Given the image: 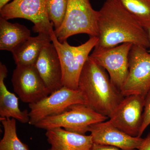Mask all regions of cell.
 <instances>
[{
    "instance_id": "cell-11",
    "label": "cell",
    "mask_w": 150,
    "mask_h": 150,
    "mask_svg": "<svg viewBox=\"0 0 150 150\" xmlns=\"http://www.w3.org/2000/svg\"><path fill=\"white\" fill-rule=\"evenodd\" d=\"M145 97L139 95L125 97L115 108L109 121L113 126L131 137H139Z\"/></svg>"
},
{
    "instance_id": "cell-3",
    "label": "cell",
    "mask_w": 150,
    "mask_h": 150,
    "mask_svg": "<svg viewBox=\"0 0 150 150\" xmlns=\"http://www.w3.org/2000/svg\"><path fill=\"white\" fill-rule=\"evenodd\" d=\"M51 41L59 55L63 73V86L72 89H78L81 73L89 54L96 46L97 37H90L86 42L79 46L70 45L67 40L61 43L55 33L51 36Z\"/></svg>"
},
{
    "instance_id": "cell-23",
    "label": "cell",
    "mask_w": 150,
    "mask_h": 150,
    "mask_svg": "<svg viewBox=\"0 0 150 150\" xmlns=\"http://www.w3.org/2000/svg\"><path fill=\"white\" fill-rule=\"evenodd\" d=\"M139 150H150V133L146 138L145 144Z\"/></svg>"
},
{
    "instance_id": "cell-4",
    "label": "cell",
    "mask_w": 150,
    "mask_h": 150,
    "mask_svg": "<svg viewBox=\"0 0 150 150\" xmlns=\"http://www.w3.org/2000/svg\"><path fill=\"white\" fill-rule=\"evenodd\" d=\"M98 15L89 0H69L64 21L59 29L54 30L55 35L61 43L81 33L97 37Z\"/></svg>"
},
{
    "instance_id": "cell-17",
    "label": "cell",
    "mask_w": 150,
    "mask_h": 150,
    "mask_svg": "<svg viewBox=\"0 0 150 150\" xmlns=\"http://www.w3.org/2000/svg\"><path fill=\"white\" fill-rule=\"evenodd\" d=\"M30 36V30L26 26L11 23L0 17V50L12 52Z\"/></svg>"
},
{
    "instance_id": "cell-21",
    "label": "cell",
    "mask_w": 150,
    "mask_h": 150,
    "mask_svg": "<svg viewBox=\"0 0 150 150\" xmlns=\"http://www.w3.org/2000/svg\"><path fill=\"white\" fill-rule=\"evenodd\" d=\"M150 124V89L145 97L144 107L143 113L142 126L139 134L141 137L146 129Z\"/></svg>"
},
{
    "instance_id": "cell-26",
    "label": "cell",
    "mask_w": 150,
    "mask_h": 150,
    "mask_svg": "<svg viewBox=\"0 0 150 150\" xmlns=\"http://www.w3.org/2000/svg\"><path fill=\"white\" fill-rule=\"evenodd\" d=\"M47 150H51V149H48Z\"/></svg>"
},
{
    "instance_id": "cell-19",
    "label": "cell",
    "mask_w": 150,
    "mask_h": 150,
    "mask_svg": "<svg viewBox=\"0 0 150 150\" xmlns=\"http://www.w3.org/2000/svg\"><path fill=\"white\" fill-rule=\"evenodd\" d=\"M145 29H150V0H116Z\"/></svg>"
},
{
    "instance_id": "cell-25",
    "label": "cell",
    "mask_w": 150,
    "mask_h": 150,
    "mask_svg": "<svg viewBox=\"0 0 150 150\" xmlns=\"http://www.w3.org/2000/svg\"><path fill=\"white\" fill-rule=\"evenodd\" d=\"M147 31H148V33H149V36L150 39V29L148 30H147ZM149 52H150V50H149Z\"/></svg>"
},
{
    "instance_id": "cell-18",
    "label": "cell",
    "mask_w": 150,
    "mask_h": 150,
    "mask_svg": "<svg viewBox=\"0 0 150 150\" xmlns=\"http://www.w3.org/2000/svg\"><path fill=\"white\" fill-rule=\"evenodd\" d=\"M4 135L0 141V150H29L28 145L21 141L16 132V120L13 118H0Z\"/></svg>"
},
{
    "instance_id": "cell-9",
    "label": "cell",
    "mask_w": 150,
    "mask_h": 150,
    "mask_svg": "<svg viewBox=\"0 0 150 150\" xmlns=\"http://www.w3.org/2000/svg\"><path fill=\"white\" fill-rule=\"evenodd\" d=\"M132 45L124 43L107 49H94L89 56L106 70L112 84L120 91L129 74V54Z\"/></svg>"
},
{
    "instance_id": "cell-14",
    "label": "cell",
    "mask_w": 150,
    "mask_h": 150,
    "mask_svg": "<svg viewBox=\"0 0 150 150\" xmlns=\"http://www.w3.org/2000/svg\"><path fill=\"white\" fill-rule=\"evenodd\" d=\"M45 135L52 150H91L93 144L91 135L78 134L62 128L46 130Z\"/></svg>"
},
{
    "instance_id": "cell-20",
    "label": "cell",
    "mask_w": 150,
    "mask_h": 150,
    "mask_svg": "<svg viewBox=\"0 0 150 150\" xmlns=\"http://www.w3.org/2000/svg\"><path fill=\"white\" fill-rule=\"evenodd\" d=\"M69 0H47V13L55 30L60 28L64 21Z\"/></svg>"
},
{
    "instance_id": "cell-6",
    "label": "cell",
    "mask_w": 150,
    "mask_h": 150,
    "mask_svg": "<svg viewBox=\"0 0 150 150\" xmlns=\"http://www.w3.org/2000/svg\"><path fill=\"white\" fill-rule=\"evenodd\" d=\"M47 0H13L0 9L1 17L8 20L21 18L34 24L33 30L51 36L54 33L53 23L47 13Z\"/></svg>"
},
{
    "instance_id": "cell-10",
    "label": "cell",
    "mask_w": 150,
    "mask_h": 150,
    "mask_svg": "<svg viewBox=\"0 0 150 150\" xmlns=\"http://www.w3.org/2000/svg\"><path fill=\"white\" fill-rule=\"evenodd\" d=\"M11 82L14 91L25 103L37 102L50 94L35 65L17 66Z\"/></svg>"
},
{
    "instance_id": "cell-24",
    "label": "cell",
    "mask_w": 150,
    "mask_h": 150,
    "mask_svg": "<svg viewBox=\"0 0 150 150\" xmlns=\"http://www.w3.org/2000/svg\"><path fill=\"white\" fill-rule=\"evenodd\" d=\"M11 0H0V9L8 4Z\"/></svg>"
},
{
    "instance_id": "cell-8",
    "label": "cell",
    "mask_w": 150,
    "mask_h": 150,
    "mask_svg": "<svg viewBox=\"0 0 150 150\" xmlns=\"http://www.w3.org/2000/svg\"><path fill=\"white\" fill-rule=\"evenodd\" d=\"M150 89V52L133 45L129 52L128 76L121 92L124 97L132 95L146 96Z\"/></svg>"
},
{
    "instance_id": "cell-15",
    "label": "cell",
    "mask_w": 150,
    "mask_h": 150,
    "mask_svg": "<svg viewBox=\"0 0 150 150\" xmlns=\"http://www.w3.org/2000/svg\"><path fill=\"white\" fill-rule=\"evenodd\" d=\"M6 67L0 63V118H13L22 123H29V112L19 108L18 98L9 91L4 81L7 76Z\"/></svg>"
},
{
    "instance_id": "cell-12",
    "label": "cell",
    "mask_w": 150,
    "mask_h": 150,
    "mask_svg": "<svg viewBox=\"0 0 150 150\" xmlns=\"http://www.w3.org/2000/svg\"><path fill=\"white\" fill-rule=\"evenodd\" d=\"M89 132L94 144L113 146L122 150H139L146 142V138L131 137L109 120L92 125Z\"/></svg>"
},
{
    "instance_id": "cell-5",
    "label": "cell",
    "mask_w": 150,
    "mask_h": 150,
    "mask_svg": "<svg viewBox=\"0 0 150 150\" xmlns=\"http://www.w3.org/2000/svg\"><path fill=\"white\" fill-rule=\"evenodd\" d=\"M108 118L86 105L76 104L71 105L60 114L43 118L34 126L46 130L62 128L68 131L85 135L89 131L92 125L104 122Z\"/></svg>"
},
{
    "instance_id": "cell-13",
    "label": "cell",
    "mask_w": 150,
    "mask_h": 150,
    "mask_svg": "<svg viewBox=\"0 0 150 150\" xmlns=\"http://www.w3.org/2000/svg\"><path fill=\"white\" fill-rule=\"evenodd\" d=\"M35 66L50 94L63 86L62 65L53 43L43 48Z\"/></svg>"
},
{
    "instance_id": "cell-1",
    "label": "cell",
    "mask_w": 150,
    "mask_h": 150,
    "mask_svg": "<svg viewBox=\"0 0 150 150\" xmlns=\"http://www.w3.org/2000/svg\"><path fill=\"white\" fill-rule=\"evenodd\" d=\"M98 12V41L94 49H107L124 43L150 48L147 30L116 0H105Z\"/></svg>"
},
{
    "instance_id": "cell-7",
    "label": "cell",
    "mask_w": 150,
    "mask_h": 150,
    "mask_svg": "<svg viewBox=\"0 0 150 150\" xmlns=\"http://www.w3.org/2000/svg\"><path fill=\"white\" fill-rule=\"evenodd\" d=\"M76 104H87L83 94L79 89H72L63 86L39 101L28 104V123L34 126L43 118L60 114L71 105Z\"/></svg>"
},
{
    "instance_id": "cell-2",
    "label": "cell",
    "mask_w": 150,
    "mask_h": 150,
    "mask_svg": "<svg viewBox=\"0 0 150 150\" xmlns=\"http://www.w3.org/2000/svg\"><path fill=\"white\" fill-rule=\"evenodd\" d=\"M78 89L87 106L109 118L125 97L112 84L106 70L89 57L81 73Z\"/></svg>"
},
{
    "instance_id": "cell-16",
    "label": "cell",
    "mask_w": 150,
    "mask_h": 150,
    "mask_svg": "<svg viewBox=\"0 0 150 150\" xmlns=\"http://www.w3.org/2000/svg\"><path fill=\"white\" fill-rule=\"evenodd\" d=\"M51 36L44 33H38L23 41L12 51L16 66L35 65L43 48L51 43Z\"/></svg>"
},
{
    "instance_id": "cell-22",
    "label": "cell",
    "mask_w": 150,
    "mask_h": 150,
    "mask_svg": "<svg viewBox=\"0 0 150 150\" xmlns=\"http://www.w3.org/2000/svg\"><path fill=\"white\" fill-rule=\"evenodd\" d=\"M91 150H122L113 146L94 144Z\"/></svg>"
}]
</instances>
